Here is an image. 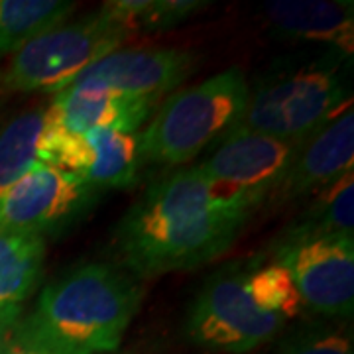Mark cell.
I'll use <instances>...</instances> for the list:
<instances>
[{"label":"cell","mask_w":354,"mask_h":354,"mask_svg":"<svg viewBox=\"0 0 354 354\" xmlns=\"http://www.w3.org/2000/svg\"><path fill=\"white\" fill-rule=\"evenodd\" d=\"M252 215L185 167L152 183L116 227L122 262L140 278L195 270L223 256Z\"/></svg>","instance_id":"1"},{"label":"cell","mask_w":354,"mask_h":354,"mask_svg":"<svg viewBox=\"0 0 354 354\" xmlns=\"http://www.w3.org/2000/svg\"><path fill=\"white\" fill-rule=\"evenodd\" d=\"M140 301L134 279L91 262L48 283L26 323L67 354L114 353Z\"/></svg>","instance_id":"2"},{"label":"cell","mask_w":354,"mask_h":354,"mask_svg":"<svg viewBox=\"0 0 354 354\" xmlns=\"http://www.w3.org/2000/svg\"><path fill=\"white\" fill-rule=\"evenodd\" d=\"M250 87L239 67L176 91L140 136L142 160L164 165L189 164L239 120Z\"/></svg>","instance_id":"3"},{"label":"cell","mask_w":354,"mask_h":354,"mask_svg":"<svg viewBox=\"0 0 354 354\" xmlns=\"http://www.w3.org/2000/svg\"><path fill=\"white\" fill-rule=\"evenodd\" d=\"M134 32L104 4L97 14L64 22L12 53L0 79L12 93H62L88 65L118 51Z\"/></svg>","instance_id":"4"},{"label":"cell","mask_w":354,"mask_h":354,"mask_svg":"<svg viewBox=\"0 0 354 354\" xmlns=\"http://www.w3.org/2000/svg\"><path fill=\"white\" fill-rule=\"evenodd\" d=\"M351 91L342 75L325 65H309L266 77L248 93L244 111L230 127L290 144H301L346 106Z\"/></svg>","instance_id":"5"},{"label":"cell","mask_w":354,"mask_h":354,"mask_svg":"<svg viewBox=\"0 0 354 354\" xmlns=\"http://www.w3.org/2000/svg\"><path fill=\"white\" fill-rule=\"evenodd\" d=\"M248 272L228 268L203 286L191 305L187 335L195 344L228 354L256 351L286 327V319L260 309L246 283Z\"/></svg>","instance_id":"6"},{"label":"cell","mask_w":354,"mask_h":354,"mask_svg":"<svg viewBox=\"0 0 354 354\" xmlns=\"http://www.w3.org/2000/svg\"><path fill=\"white\" fill-rule=\"evenodd\" d=\"M301 304L325 317H351L354 307V242L351 234L307 236L276 244Z\"/></svg>","instance_id":"7"},{"label":"cell","mask_w":354,"mask_h":354,"mask_svg":"<svg viewBox=\"0 0 354 354\" xmlns=\"http://www.w3.org/2000/svg\"><path fill=\"white\" fill-rule=\"evenodd\" d=\"M297 146L256 132L228 130L199 169L227 199L254 213L258 205L272 197Z\"/></svg>","instance_id":"8"},{"label":"cell","mask_w":354,"mask_h":354,"mask_svg":"<svg viewBox=\"0 0 354 354\" xmlns=\"http://www.w3.org/2000/svg\"><path fill=\"white\" fill-rule=\"evenodd\" d=\"M97 189L83 177L53 165H36L0 197V230L46 239L91 207Z\"/></svg>","instance_id":"9"},{"label":"cell","mask_w":354,"mask_h":354,"mask_svg":"<svg viewBox=\"0 0 354 354\" xmlns=\"http://www.w3.org/2000/svg\"><path fill=\"white\" fill-rule=\"evenodd\" d=\"M197 62L199 55L189 50L113 51L88 65L67 88L160 101L193 75Z\"/></svg>","instance_id":"10"},{"label":"cell","mask_w":354,"mask_h":354,"mask_svg":"<svg viewBox=\"0 0 354 354\" xmlns=\"http://www.w3.org/2000/svg\"><path fill=\"white\" fill-rule=\"evenodd\" d=\"M353 165L354 113L353 106L346 104L297 146L290 167L272 197L278 203H286L317 193L353 171Z\"/></svg>","instance_id":"11"},{"label":"cell","mask_w":354,"mask_h":354,"mask_svg":"<svg viewBox=\"0 0 354 354\" xmlns=\"http://www.w3.org/2000/svg\"><path fill=\"white\" fill-rule=\"evenodd\" d=\"M153 99L114 97L102 93H85L64 88L46 109L65 130L85 136L97 130H118L136 134L156 109Z\"/></svg>","instance_id":"12"},{"label":"cell","mask_w":354,"mask_h":354,"mask_svg":"<svg viewBox=\"0 0 354 354\" xmlns=\"http://www.w3.org/2000/svg\"><path fill=\"white\" fill-rule=\"evenodd\" d=\"M353 2L329 0H270L264 14L281 36L325 41L344 55L354 51Z\"/></svg>","instance_id":"13"},{"label":"cell","mask_w":354,"mask_h":354,"mask_svg":"<svg viewBox=\"0 0 354 354\" xmlns=\"http://www.w3.org/2000/svg\"><path fill=\"white\" fill-rule=\"evenodd\" d=\"M87 164L81 177L95 189H127L138 179L142 152L140 136L118 130H97L85 134Z\"/></svg>","instance_id":"14"},{"label":"cell","mask_w":354,"mask_h":354,"mask_svg":"<svg viewBox=\"0 0 354 354\" xmlns=\"http://www.w3.org/2000/svg\"><path fill=\"white\" fill-rule=\"evenodd\" d=\"M46 260V239L0 230V307L22 305L36 290Z\"/></svg>","instance_id":"15"},{"label":"cell","mask_w":354,"mask_h":354,"mask_svg":"<svg viewBox=\"0 0 354 354\" xmlns=\"http://www.w3.org/2000/svg\"><path fill=\"white\" fill-rule=\"evenodd\" d=\"M354 225V174L348 171L337 181L315 193L301 218L291 225L279 241H295L307 236L351 234Z\"/></svg>","instance_id":"16"},{"label":"cell","mask_w":354,"mask_h":354,"mask_svg":"<svg viewBox=\"0 0 354 354\" xmlns=\"http://www.w3.org/2000/svg\"><path fill=\"white\" fill-rule=\"evenodd\" d=\"M75 6L62 0H0V55L16 53L39 34L64 24Z\"/></svg>","instance_id":"17"},{"label":"cell","mask_w":354,"mask_h":354,"mask_svg":"<svg viewBox=\"0 0 354 354\" xmlns=\"http://www.w3.org/2000/svg\"><path fill=\"white\" fill-rule=\"evenodd\" d=\"M46 109L14 116L0 128V197L30 169L39 165L38 144Z\"/></svg>","instance_id":"18"},{"label":"cell","mask_w":354,"mask_h":354,"mask_svg":"<svg viewBox=\"0 0 354 354\" xmlns=\"http://www.w3.org/2000/svg\"><path fill=\"white\" fill-rule=\"evenodd\" d=\"M104 6L130 26L132 32L142 30H164L203 10L207 2L201 0H114Z\"/></svg>","instance_id":"19"},{"label":"cell","mask_w":354,"mask_h":354,"mask_svg":"<svg viewBox=\"0 0 354 354\" xmlns=\"http://www.w3.org/2000/svg\"><path fill=\"white\" fill-rule=\"evenodd\" d=\"M246 283L256 305L268 313H276L288 321L301 311L304 304L299 291L288 274V270L278 262H272L270 266L258 270H250L246 276Z\"/></svg>","instance_id":"20"},{"label":"cell","mask_w":354,"mask_h":354,"mask_svg":"<svg viewBox=\"0 0 354 354\" xmlns=\"http://www.w3.org/2000/svg\"><path fill=\"white\" fill-rule=\"evenodd\" d=\"M278 354H354L353 337L339 327L307 323L283 337Z\"/></svg>","instance_id":"21"},{"label":"cell","mask_w":354,"mask_h":354,"mask_svg":"<svg viewBox=\"0 0 354 354\" xmlns=\"http://www.w3.org/2000/svg\"><path fill=\"white\" fill-rule=\"evenodd\" d=\"M0 354H67L44 339L26 321H20Z\"/></svg>","instance_id":"22"},{"label":"cell","mask_w":354,"mask_h":354,"mask_svg":"<svg viewBox=\"0 0 354 354\" xmlns=\"http://www.w3.org/2000/svg\"><path fill=\"white\" fill-rule=\"evenodd\" d=\"M22 317V305H8V307H0V353L4 348V344L12 337L14 329L18 327Z\"/></svg>","instance_id":"23"}]
</instances>
